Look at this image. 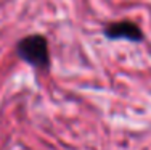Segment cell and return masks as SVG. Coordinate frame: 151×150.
Returning <instances> with one entry per match:
<instances>
[{
	"label": "cell",
	"instance_id": "1",
	"mask_svg": "<svg viewBox=\"0 0 151 150\" xmlns=\"http://www.w3.org/2000/svg\"><path fill=\"white\" fill-rule=\"evenodd\" d=\"M16 55L23 62L31 65L35 70H48L52 62H50V50L48 41L42 34H29L26 37L19 39L16 44Z\"/></svg>",
	"mask_w": 151,
	"mask_h": 150
},
{
	"label": "cell",
	"instance_id": "2",
	"mask_svg": "<svg viewBox=\"0 0 151 150\" xmlns=\"http://www.w3.org/2000/svg\"><path fill=\"white\" fill-rule=\"evenodd\" d=\"M103 36L109 41H129V42H142L145 39L142 28L130 20L113 21L103 28Z\"/></svg>",
	"mask_w": 151,
	"mask_h": 150
}]
</instances>
